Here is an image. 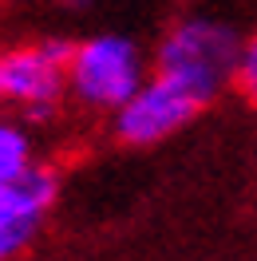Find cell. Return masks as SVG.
Here are the masks:
<instances>
[{"label": "cell", "instance_id": "cell-5", "mask_svg": "<svg viewBox=\"0 0 257 261\" xmlns=\"http://www.w3.org/2000/svg\"><path fill=\"white\" fill-rule=\"evenodd\" d=\"M56 194H60V182L44 166H32L16 182H0V261L16 257L32 242Z\"/></svg>", "mask_w": 257, "mask_h": 261}, {"label": "cell", "instance_id": "cell-8", "mask_svg": "<svg viewBox=\"0 0 257 261\" xmlns=\"http://www.w3.org/2000/svg\"><path fill=\"white\" fill-rule=\"evenodd\" d=\"M67 8H87V0H64Z\"/></svg>", "mask_w": 257, "mask_h": 261}, {"label": "cell", "instance_id": "cell-4", "mask_svg": "<svg viewBox=\"0 0 257 261\" xmlns=\"http://www.w3.org/2000/svg\"><path fill=\"white\" fill-rule=\"evenodd\" d=\"M198 111H202V103L190 91L155 75V80L139 83L127 103L115 107V135L127 147H155L162 139H170L174 130H182Z\"/></svg>", "mask_w": 257, "mask_h": 261}, {"label": "cell", "instance_id": "cell-7", "mask_svg": "<svg viewBox=\"0 0 257 261\" xmlns=\"http://www.w3.org/2000/svg\"><path fill=\"white\" fill-rule=\"evenodd\" d=\"M234 80H238L245 103H249V107H257V32L249 36V40H241L238 64H234Z\"/></svg>", "mask_w": 257, "mask_h": 261}, {"label": "cell", "instance_id": "cell-6", "mask_svg": "<svg viewBox=\"0 0 257 261\" xmlns=\"http://www.w3.org/2000/svg\"><path fill=\"white\" fill-rule=\"evenodd\" d=\"M32 170V143L16 123H0V182H16Z\"/></svg>", "mask_w": 257, "mask_h": 261}, {"label": "cell", "instance_id": "cell-1", "mask_svg": "<svg viewBox=\"0 0 257 261\" xmlns=\"http://www.w3.org/2000/svg\"><path fill=\"white\" fill-rule=\"evenodd\" d=\"M241 40L234 36L229 24L210 16H190L174 24L166 40L159 44V60H155V75L178 83L182 91H190L202 107L222 91L225 80H234V64H238Z\"/></svg>", "mask_w": 257, "mask_h": 261}, {"label": "cell", "instance_id": "cell-3", "mask_svg": "<svg viewBox=\"0 0 257 261\" xmlns=\"http://www.w3.org/2000/svg\"><path fill=\"white\" fill-rule=\"evenodd\" d=\"M67 40H44L32 48H16L0 56V103H20L28 115L44 119L60 99L67 80Z\"/></svg>", "mask_w": 257, "mask_h": 261}, {"label": "cell", "instance_id": "cell-2", "mask_svg": "<svg viewBox=\"0 0 257 261\" xmlns=\"http://www.w3.org/2000/svg\"><path fill=\"white\" fill-rule=\"evenodd\" d=\"M67 83L87 107H119L143 83V56L127 36H91L71 44Z\"/></svg>", "mask_w": 257, "mask_h": 261}]
</instances>
